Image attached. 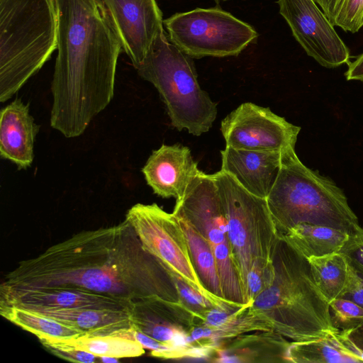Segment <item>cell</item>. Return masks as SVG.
Listing matches in <instances>:
<instances>
[{
    "instance_id": "277c9868",
    "label": "cell",
    "mask_w": 363,
    "mask_h": 363,
    "mask_svg": "<svg viewBox=\"0 0 363 363\" xmlns=\"http://www.w3.org/2000/svg\"><path fill=\"white\" fill-rule=\"evenodd\" d=\"M212 176L228 223V237L247 305L273 276L272 259L281 237L267 199L255 196L220 170Z\"/></svg>"
},
{
    "instance_id": "5bb4252c",
    "label": "cell",
    "mask_w": 363,
    "mask_h": 363,
    "mask_svg": "<svg viewBox=\"0 0 363 363\" xmlns=\"http://www.w3.org/2000/svg\"><path fill=\"white\" fill-rule=\"evenodd\" d=\"M134 303L71 287L12 288L0 286V304L28 311L96 308L130 311Z\"/></svg>"
},
{
    "instance_id": "484cf974",
    "label": "cell",
    "mask_w": 363,
    "mask_h": 363,
    "mask_svg": "<svg viewBox=\"0 0 363 363\" xmlns=\"http://www.w3.org/2000/svg\"><path fill=\"white\" fill-rule=\"evenodd\" d=\"M75 347L90 352L99 358L113 357L118 359L137 357L145 353V348L137 340L118 335H87L64 340Z\"/></svg>"
},
{
    "instance_id": "83f0119b",
    "label": "cell",
    "mask_w": 363,
    "mask_h": 363,
    "mask_svg": "<svg viewBox=\"0 0 363 363\" xmlns=\"http://www.w3.org/2000/svg\"><path fill=\"white\" fill-rule=\"evenodd\" d=\"M330 311L333 325L340 331L352 330L363 323V308L350 300L330 301Z\"/></svg>"
},
{
    "instance_id": "836d02e7",
    "label": "cell",
    "mask_w": 363,
    "mask_h": 363,
    "mask_svg": "<svg viewBox=\"0 0 363 363\" xmlns=\"http://www.w3.org/2000/svg\"><path fill=\"white\" fill-rule=\"evenodd\" d=\"M119 359L113 357H100L99 361L102 362H118Z\"/></svg>"
},
{
    "instance_id": "7402d4cb",
    "label": "cell",
    "mask_w": 363,
    "mask_h": 363,
    "mask_svg": "<svg viewBox=\"0 0 363 363\" xmlns=\"http://www.w3.org/2000/svg\"><path fill=\"white\" fill-rule=\"evenodd\" d=\"M175 216L184 233L193 264L203 285L215 296L232 306L223 297L216 259L208 241L184 218Z\"/></svg>"
},
{
    "instance_id": "7c38bea8",
    "label": "cell",
    "mask_w": 363,
    "mask_h": 363,
    "mask_svg": "<svg viewBox=\"0 0 363 363\" xmlns=\"http://www.w3.org/2000/svg\"><path fill=\"white\" fill-rule=\"evenodd\" d=\"M279 13L306 54L321 66L350 62V50L314 0H277Z\"/></svg>"
},
{
    "instance_id": "4fadbf2b",
    "label": "cell",
    "mask_w": 363,
    "mask_h": 363,
    "mask_svg": "<svg viewBox=\"0 0 363 363\" xmlns=\"http://www.w3.org/2000/svg\"><path fill=\"white\" fill-rule=\"evenodd\" d=\"M119 38L122 50L136 68L163 29L156 0H102Z\"/></svg>"
},
{
    "instance_id": "44dd1931",
    "label": "cell",
    "mask_w": 363,
    "mask_h": 363,
    "mask_svg": "<svg viewBox=\"0 0 363 363\" xmlns=\"http://www.w3.org/2000/svg\"><path fill=\"white\" fill-rule=\"evenodd\" d=\"M349 235L331 227L299 223L281 238L308 259L339 252Z\"/></svg>"
},
{
    "instance_id": "1f68e13d",
    "label": "cell",
    "mask_w": 363,
    "mask_h": 363,
    "mask_svg": "<svg viewBox=\"0 0 363 363\" xmlns=\"http://www.w3.org/2000/svg\"><path fill=\"white\" fill-rule=\"evenodd\" d=\"M337 340L350 353L363 362V332L356 330L342 331Z\"/></svg>"
},
{
    "instance_id": "52a82bcc",
    "label": "cell",
    "mask_w": 363,
    "mask_h": 363,
    "mask_svg": "<svg viewBox=\"0 0 363 363\" xmlns=\"http://www.w3.org/2000/svg\"><path fill=\"white\" fill-rule=\"evenodd\" d=\"M135 69L157 89L175 128L196 136L210 130L217 104L200 86L193 58L170 43L164 29Z\"/></svg>"
},
{
    "instance_id": "8fae6325",
    "label": "cell",
    "mask_w": 363,
    "mask_h": 363,
    "mask_svg": "<svg viewBox=\"0 0 363 363\" xmlns=\"http://www.w3.org/2000/svg\"><path fill=\"white\" fill-rule=\"evenodd\" d=\"M299 126L288 122L269 108L251 102L240 104L220 124L227 147L286 152L295 150Z\"/></svg>"
},
{
    "instance_id": "3957f363",
    "label": "cell",
    "mask_w": 363,
    "mask_h": 363,
    "mask_svg": "<svg viewBox=\"0 0 363 363\" xmlns=\"http://www.w3.org/2000/svg\"><path fill=\"white\" fill-rule=\"evenodd\" d=\"M272 267L270 283L239 311L244 333L272 330L296 342L335 337L340 330L308 259L281 237Z\"/></svg>"
},
{
    "instance_id": "5b68a950",
    "label": "cell",
    "mask_w": 363,
    "mask_h": 363,
    "mask_svg": "<svg viewBox=\"0 0 363 363\" xmlns=\"http://www.w3.org/2000/svg\"><path fill=\"white\" fill-rule=\"evenodd\" d=\"M55 0H0V101L16 94L57 49Z\"/></svg>"
},
{
    "instance_id": "d590c367",
    "label": "cell",
    "mask_w": 363,
    "mask_h": 363,
    "mask_svg": "<svg viewBox=\"0 0 363 363\" xmlns=\"http://www.w3.org/2000/svg\"><path fill=\"white\" fill-rule=\"evenodd\" d=\"M362 82H363V80Z\"/></svg>"
},
{
    "instance_id": "e575fe53",
    "label": "cell",
    "mask_w": 363,
    "mask_h": 363,
    "mask_svg": "<svg viewBox=\"0 0 363 363\" xmlns=\"http://www.w3.org/2000/svg\"><path fill=\"white\" fill-rule=\"evenodd\" d=\"M216 1H228V0H216Z\"/></svg>"
},
{
    "instance_id": "cb8c5ba5",
    "label": "cell",
    "mask_w": 363,
    "mask_h": 363,
    "mask_svg": "<svg viewBox=\"0 0 363 363\" xmlns=\"http://www.w3.org/2000/svg\"><path fill=\"white\" fill-rule=\"evenodd\" d=\"M288 361L293 363H352L361 361L334 337L291 342Z\"/></svg>"
},
{
    "instance_id": "ffe728a7",
    "label": "cell",
    "mask_w": 363,
    "mask_h": 363,
    "mask_svg": "<svg viewBox=\"0 0 363 363\" xmlns=\"http://www.w3.org/2000/svg\"><path fill=\"white\" fill-rule=\"evenodd\" d=\"M33 312L73 326L87 335H118L132 328L128 310L61 308Z\"/></svg>"
},
{
    "instance_id": "ac0fdd59",
    "label": "cell",
    "mask_w": 363,
    "mask_h": 363,
    "mask_svg": "<svg viewBox=\"0 0 363 363\" xmlns=\"http://www.w3.org/2000/svg\"><path fill=\"white\" fill-rule=\"evenodd\" d=\"M40 127L30 114L29 106L16 99L1 110L0 156L19 169L30 167L34 143Z\"/></svg>"
},
{
    "instance_id": "f546056e",
    "label": "cell",
    "mask_w": 363,
    "mask_h": 363,
    "mask_svg": "<svg viewBox=\"0 0 363 363\" xmlns=\"http://www.w3.org/2000/svg\"><path fill=\"white\" fill-rule=\"evenodd\" d=\"M347 260V281L340 298L350 300L363 308V269L349 259Z\"/></svg>"
},
{
    "instance_id": "7a4b0ae2",
    "label": "cell",
    "mask_w": 363,
    "mask_h": 363,
    "mask_svg": "<svg viewBox=\"0 0 363 363\" xmlns=\"http://www.w3.org/2000/svg\"><path fill=\"white\" fill-rule=\"evenodd\" d=\"M55 1L59 32L50 125L72 138L112 100L122 48L102 0Z\"/></svg>"
},
{
    "instance_id": "603a6c76",
    "label": "cell",
    "mask_w": 363,
    "mask_h": 363,
    "mask_svg": "<svg viewBox=\"0 0 363 363\" xmlns=\"http://www.w3.org/2000/svg\"><path fill=\"white\" fill-rule=\"evenodd\" d=\"M1 315L35 335L40 340H67L76 338L84 332L46 315L10 305L0 304Z\"/></svg>"
},
{
    "instance_id": "ba28073f",
    "label": "cell",
    "mask_w": 363,
    "mask_h": 363,
    "mask_svg": "<svg viewBox=\"0 0 363 363\" xmlns=\"http://www.w3.org/2000/svg\"><path fill=\"white\" fill-rule=\"evenodd\" d=\"M172 213L184 218L208 241L225 300L235 308L247 306L233 258L228 220L212 174L200 170L184 195L176 199Z\"/></svg>"
},
{
    "instance_id": "4dcf8cb0",
    "label": "cell",
    "mask_w": 363,
    "mask_h": 363,
    "mask_svg": "<svg viewBox=\"0 0 363 363\" xmlns=\"http://www.w3.org/2000/svg\"><path fill=\"white\" fill-rule=\"evenodd\" d=\"M352 263L363 269V228L350 234L339 251Z\"/></svg>"
},
{
    "instance_id": "d6a6232c",
    "label": "cell",
    "mask_w": 363,
    "mask_h": 363,
    "mask_svg": "<svg viewBox=\"0 0 363 363\" xmlns=\"http://www.w3.org/2000/svg\"><path fill=\"white\" fill-rule=\"evenodd\" d=\"M345 75L347 80H363V53L348 63V69Z\"/></svg>"
},
{
    "instance_id": "d6986e66",
    "label": "cell",
    "mask_w": 363,
    "mask_h": 363,
    "mask_svg": "<svg viewBox=\"0 0 363 363\" xmlns=\"http://www.w3.org/2000/svg\"><path fill=\"white\" fill-rule=\"evenodd\" d=\"M252 333V332H251ZM291 342L272 330L238 335L214 349L217 362H289Z\"/></svg>"
},
{
    "instance_id": "30bf717a",
    "label": "cell",
    "mask_w": 363,
    "mask_h": 363,
    "mask_svg": "<svg viewBox=\"0 0 363 363\" xmlns=\"http://www.w3.org/2000/svg\"><path fill=\"white\" fill-rule=\"evenodd\" d=\"M143 248L156 257L173 276L186 283L218 308L235 311L203 285L197 274L187 242L173 213H167L157 203H136L125 214Z\"/></svg>"
},
{
    "instance_id": "9a60e30c",
    "label": "cell",
    "mask_w": 363,
    "mask_h": 363,
    "mask_svg": "<svg viewBox=\"0 0 363 363\" xmlns=\"http://www.w3.org/2000/svg\"><path fill=\"white\" fill-rule=\"evenodd\" d=\"M132 329L160 342L169 345L179 333L190 335L197 326L203 325L199 317L184 302L160 298L135 302L130 310Z\"/></svg>"
},
{
    "instance_id": "8992f818",
    "label": "cell",
    "mask_w": 363,
    "mask_h": 363,
    "mask_svg": "<svg viewBox=\"0 0 363 363\" xmlns=\"http://www.w3.org/2000/svg\"><path fill=\"white\" fill-rule=\"evenodd\" d=\"M267 201L280 237L299 223L331 227L348 234L362 228L342 190L305 166L295 150L285 155Z\"/></svg>"
},
{
    "instance_id": "6da1fadb",
    "label": "cell",
    "mask_w": 363,
    "mask_h": 363,
    "mask_svg": "<svg viewBox=\"0 0 363 363\" xmlns=\"http://www.w3.org/2000/svg\"><path fill=\"white\" fill-rule=\"evenodd\" d=\"M0 286L71 287L131 303L148 298L183 302L174 277L143 248L125 220L81 231L20 262Z\"/></svg>"
},
{
    "instance_id": "4316f807",
    "label": "cell",
    "mask_w": 363,
    "mask_h": 363,
    "mask_svg": "<svg viewBox=\"0 0 363 363\" xmlns=\"http://www.w3.org/2000/svg\"><path fill=\"white\" fill-rule=\"evenodd\" d=\"M334 26L355 33L363 27V0H314Z\"/></svg>"
},
{
    "instance_id": "d4e9b609",
    "label": "cell",
    "mask_w": 363,
    "mask_h": 363,
    "mask_svg": "<svg viewBox=\"0 0 363 363\" xmlns=\"http://www.w3.org/2000/svg\"><path fill=\"white\" fill-rule=\"evenodd\" d=\"M314 281L329 303L341 296L347 277V260L335 252L308 258Z\"/></svg>"
},
{
    "instance_id": "9c48e42d",
    "label": "cell",
    "mask_w": 363,
    "mask_h": 363,
    "mask_svg": "<svg viewBox=\"0 0 363 363\" xmlns=\"http://www.w3.org/2000/svg\"><path fill=\"white\" fill-rule=\"evenodd\" d=\"M163 23L171 43L196 59L237 56L259 36L250 24L218 6L177 13Z\"/></svg>"
},
{
    "instance_id": "f1b7e54d",
    "label": "cell",
    "mask_w": 363,
    "mask_h": 363,
    "mask_svg": "<svg viewBox=\"0 0 363 363\" xmlns=\"http://www.w3.org/2000/svg\"><path fill=\"white\" fill-rule=\"evenodd\" d=\"M40 342L50 352L67 361L82 363L99 361V357L78 349L64 340H40Z\"/></svg>"
},
{
    "instance_id": "e0dca14e",
    "label": "cell",
    "mask_w": 363,
    "mask_h": 363,
    "mask_svg": "<svg viewBox=\"0 0 363 363\" xmlns=\"http://www.w3.org/2000/svg\"><path fill=\"white\" fill-rule=\"evenodd\" d=\"M289 152L247 150L225 146L220 151L221 170L248 192L267 199L284 157Z\"/></svg>"
},
{
    "instance_id": "2e32d148",
    "label": "cell",
    "mask_w": 363,
    "mask_h": 363,
    "mask_svg": "<svg viewBox=\"0 0 363 363\" xmlns=\"http://www.w3.org/2000/svg\"><path fill=\"white\" fill-rule=\"evenodd\" d=\"M199 171L190 149L180 144L162 145L152 152L142 169L155 194L175 199L184 195Z\"/></svg>"
}]
</instances>
